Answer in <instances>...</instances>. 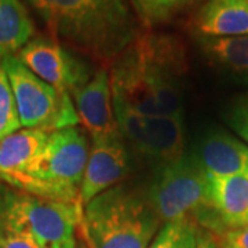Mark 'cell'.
I'll use <instances>...</instances> for the list:
<instances>
[{
    "instance_id": "13",
    "label": "cell",
    "mask_w": 248,
    "mask_h": 248,
    "mask_svg": "<svg viewBox=\"0 0 248 248\" xmlns=\"http://www.w3.org/2000/svg\"><path fill=\"white\" fill-rule=\"evenodd\" d=\"M197 36L248 35V0H205L193 22Z\"/></svg>"
},
{
    "instance_id": "17",
    "label": "cell",
    "mask_w": 248,
    "mask_h": 248,
    "mask_svg": "<svg viewBox=\"0 0 248 248\" xmlns=\"http://www.w3.org/2000/svg\"><path fill=\"white\" fill-rule=\"evenodd\" d=\"M35 25L21 0H0V60L16 55L32 40Z\"/></svg>"
},
{
    "instance_id": "14",
    "label": "cell",
    "mask_w": 248,
    "mask_h": 248,
    "mask_svg": "<svg viewBox=\"0 0 248 248\" xmlns=\"http://www.w3.org/2000/svg\"><path fill=\"white\" fill-rule=\"evenodd\" d=\"M210 178V200L223 232L248 226V175Z\"/></svg>"
},
{
    "instance_id": "16",
    "label": "cell",
    "mask_w": 248,
    "mask_h": 248,
    "mask_svg": "<svg viewBox=\"0 0 248 248\" xmlns=\"http://www.w3.org/2000/svg\"><path fill=\"white\" fill-rule=\"evenodd\" d=\"M50 133L37 128H24L0 141V171L3 174H22L43 149Z\"/></svg>"
},
{
    "instance_id": "22",
    "label": "cell",
    "mask_w": 248,
    "mask_h": 248,
    "mask_svg": "<svg viewBox=\"0 0 248 248\" xmlns=\"http://www.w3.org/2000/svg\"><path fill=\"white\" fill-rule=\"evenodd\" d=\"M219 248H248V226L237 229H226L217 241Z\"/></svg>"
},
{
    "instance_id": "20",
    "label": "cell",
    "mask_w": 248,
    "mask_h": 248,
    "mask_svg": "<svg viewBox=\"0 0 248 248\" xmlns=\"http://www.w3.org/2000/svg\"><path fill=\"white\" fill-rule=\"evenodd\" d=\"M16 98L9 78L0 62V141L21 128Z\"/></svg>"
},
{
    "instance_id": "15",
    "label": "cell",
    "mask_w": 248,
    "mask_h": 248,
    "mask_svg": "<svg viewBox=\"0 0 248 248\" xmlns=\"http://www.w3.org/2000/svg\"><path fill=\"white\" fill-rule=\"evenodd\" d=\"M205 58L232 79L248 84V35L236 37L197 36Z\"/></svg>"
},
{
    "instance_id": "2",
    "label": "cell",
    "mask_w": 248,
    "mask_h": 248,
    "mask_svg": "<svg viewBox=\"0 0 248 248\" xmlns=\"http://www.w3.org/2000/svg\"><path fill=\"white\" fill-rule=\"evenodd\" d=\"M51 31L104 63H113L140 36L127 0H55Z\"/></svg>"
},
{
    "instance_id": "4",
    "label": "cell",
    "mask_w": 248,
    "mask_h": 248,
    "mask_svg": "<svg viewBox=\"0 0 248 248\" xmlns=\"http://www.w3.org/2000/svg\"><path fill=\"white\" fill-rule=\"evenodd\" d=\"M86 131L68 127L50 133L43 149L22 174L0 171V182L31 195L60 202L80 203V189L89 159Z\"/></svg>"
},
{
    "instance_id": "9",
    "label": "cell",
    "mask_w": 248,
    "mask_h": 248,
    "mask_svg": "<svg viewBox=\"0 0 248 248\" xmlns=\"http://www.w3.org/2000/svg\"><path fill=\"white\" fill-rule=\"evenodd\" d=\"M28 69L62 93L72 94L86 84L97 69L50 37H35L16 55Z\"/></svg>"
},
{
    "instance_id": "1",
    "label": "cell",
    "mask_w": 248,
    "mask_h": 248,
    "mask_svg": "<svg viewBox=\"0 0 248 248\" xmlns=\"http://www.w3.org/2000/svg\"><path fill=\"white\" fill-rule=\"evenodd\" d=\"M185 53L175 37L140 35L109 72L113 105L142 115H184Z\"/></svg>"
},
{
    "instance_id": "25",
    "label": "cell",
    "mask_w": 248,
    "mask_h": 248,
    "mask_svg": "<svg viewBox=\"0 0 248 248\" xmlns=\"http://www.w3.org/2000/svg\"><path fill=\"white\" fill-rule=\"evenodd\" d=\"M197 248H219V246L211 234H200Z\"/></svg>"
},
{
    "instance_id": "23",
    "label": "cell",
    "mask_w": 248,
    "mask_h": 248,
    "mask_svg": "<svg viewBox=\"0 0 248 248\" xmlns=\"http://www.w3.org/2000/svg\"><path fill=\"white\" fill-rule=\"evenodd\" d=\"M0 248H40L33 240L27 236L13 233V232L0 231Z\"/></svg>"
},
{
    "instance_id": "10",
    "label": "cell",
    "mask_w": 248,
    "mask_h": 248,
    "mask_svg": "<svg viewBox=\"0 0 248 248\" xmlns=\"http://www.w3.org/2000/svg\"><path fill=\"white\" fill-rule=\"evenodd\" d=\"M128 170V152L120 134L93 140L80 189L81 205L84 207L108 189L119 185Z\"/></svg>"
},
{
    "instance_id": "21",
    "label": "cell",
    "mask_w": 248,
    "mask_h": 248,
    "mask_svg": "<svg viewBox=\"0 0 248 248\" xmlns=\"http://www.w3.org/2000/svg\"><path fill=\"white\" fill-rule=\"evenodd\" d=\"M226 122L240 140L248 145V95L232 104L226 113Z\"/></svg>"
},
{
    "instance_id": "11",
    "label": "cell",
    "mask_w": 248,
    "mask_h": 248,
    "mask_svg": "<svg viewBox=\"0 0 248 248\" xmlns=\"http://www.w3.org/2000/svg\"><path fill=\"white\" fill-rule=\"evenodd\" d=\"M84 131L91 141L119 134L113 110L110 76L107 69H97L93 78L71 94Z\"/></svg>"
},
{
    "instance_id": "19",
    "label": "cell",
    "mask_w": 248,
    "mask_h": 248,
    "mask_svg": "<svg viewBox=\"0 0 248 248\" xmlns=\"http://www.w3.org/2000/svg\"><path fill=\"white\" fill-rule=\"evenodd\" d=\"M203 0H134L141 18L149 25L163 24Z\"/></svg>"
},
{
    "instance_id": "3",
    "label": "cell",
    "mask_w": 248,
    "mask_h": 248,
    "mask_svg": "<svg viewBox=\"0 0 248 248\" xmlns=\"http://www.w3.org/2000/svg\"><path fill=\"white\" fill-rule=\"evenodd\" d=\"M160 223L145 192L119 184L83 207L79 232L89 248H148Z\"/></svg>"
},
{
    "instance_id": "7",
    "label": "cell",
    "mask_w": 248,
    "mask_h": 248,
    "mask_svg": "<svg viewBox=\"0 0 248 248\" xmlns=\"http://www.w3.org/2000/svg\"><path fill=\"white\" fill-rule=\"evenodd\" d=\"M0 62L9 78L24 128L54 133L78 125L79 116L71 94L54 89L28 69L16 55L6 57Z\"/></svg>"
},
{
    "instance_id": "18",
    "label": "cell",
    "mask_w": 248,
    "mask_h": 248,
    "mask_svg": "<svg viewBox=\"0 0 248 248\" xmlns=\"http://www.w3.org/2000/svg\"><path fill=\"white\" fill-rule=\"evenodd\" d=\"M200 233L190 219L166 222L148 248H197Z\"/></svg>"
},
{
    "instance_id": "24",
    "label": "cell",
    "mask_w": 248,
    "mask_h": 248,
    "mask_svg": "<svg viewBox=\"0 0 248 248\" xmlns=\"http://www.w3.org/2000/svg\"><path fill=\"white\" fill-rule=\"evenodd\" d=\"M42 17L50 29H53L54 17H55V0H27Z\"/></svg>"
},
{
    "instance_id": "8",
    "label": "cell",
    "mask_w": 248,
    "mask_h": 248,
    "mask_svg": "<svg viewBox=\"0 0 248 248\" xmlns=\"http://www.w3.org/2000/svg\"><path fill=\"white\" fill-rule=\"evenodd\" d=\"M113 110L119 134L141 157L160 166L184 157V115H142L119 105Z\"/></svg>"
},
{
    "instance_id": "6",
    "label": "cell",
    "mask_w": 248,
    "mask_h": 248,
    "mask_svg": "<svg viewBox=\"0 0 248 248\" xmlns=\"http://www.w3.org/2000/svg\"><path fill=\"white\" fill-rule=\"evenodd\" d=\"M81 204L60 203L0 184V231L33 240L40 248H78Z\"/></svg>"
},
{
    "instance_id": "12",
    "label": "cell",
    "mask_w": 248,
    "mask_h": 248,
    "mask_svg": "<svg viewBox=\"0 0 248 248\" xmlns=\"http://www.w3.org/2000/svg\"><path fill=\"white\" fill-rule=\"evenodd\" d=\"M195 157L208 177L248 175V145L225 131L207 134Z\"/></svg>"
},
{
    "instance_id": "5",
    "label": "cell",
    "mask_w": 248,
    "mask_h": 248,
    "mask_svg": "<svg viewBox=\"0 0 248 248\" xmlns=\"http://www.w3.org/2000/svg\"><path fill=\"white\" fill-rule=\"evenodd\" d=\"M145 193L161 222L190 219L218 236L223 233L210 200V178L195 156L160 166Z\"/></svg>"
}]
</instances>
